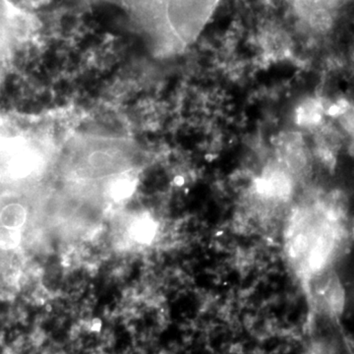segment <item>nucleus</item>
Returning a JSON list of instances; mask_svg holds the SVG:
<instances>
[{
  "label": "nucleus",
  "instance_id": "4",
  "mask_svg": "<svg viewBox=\"0 0 354 354\" xmlns=\"http://www.w3.org/2000/svg\"><path fill=\"white\" fill-rule=\"evenodd\" d=\"M135 187H136V180L134 178L130 176L121 177L111 184L109 193L114 201H122L131 196Z\"/></svg>",
  "mask_w": 354,
  "mask_h": 354
},
{
  "label": "nucleus",
  "instance_id": "2",
  "mask_svg": "<svg viewBox=\"0 0 354 354\" xmlns=\"http://www.w3.org/2000/svg\"><path fill=\"white\" fill-rule=\"evenodd\" d=\"M28 220V209L20 203H11L0 211V223L3 227L22 230Z\"/></svg>",
  "mask_w": 354,
  "mask_h": 354
},
{
  "label": "nucleus",
  "instance_id": "1",
  "mask_svg": "<svg viewBox=\"0 0 354 354\" xmlns=\"http://www.w3.org/2000/svg\"><path fill=\"white\" fill-rule=\"evenodd\" d=\"M325 213L314 215V211L301 212L291 225L288 253L297 269L305 274L323 269L339 239L337 216Z\"/></svg>",
  "mask_w": 354,
  "mask_h": 354
},
{
  "label": "nucleus",
  "instance_id": "3",
  "mask_svg": "<svg viewBox=\"0 0 354 354\" xmlns=\"http://www.w3.org/2000/svg\"><path fill=\"white\" fill-rule=\"evenodd\" d=\"M157 232V225L151 218H142L135 221L130 228L132 239L141 244H149L153 241Z\"/></svg>",
  "mask_w": 354,
  "mask_h": 354
},
{
  "label": "nucleus",
  "instance_id": "5",
  "mask_svg": "<svg viewBox=\"0 0 354 354\" xmlns=\"http://www.w3.org/2000/svg\"><path fill=\"white\" fill-rule=\"evenodd\" d=\"M22 241L21 230H14L0 225V249L1 250H13L20 245Z\"/></svg>",
  "mask_w": 354,
  "mask_h": 354
}]
</instances>
